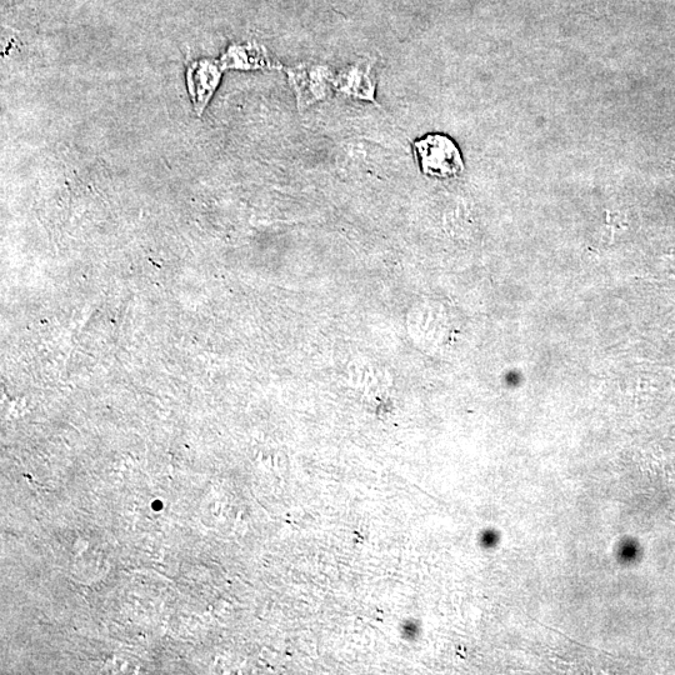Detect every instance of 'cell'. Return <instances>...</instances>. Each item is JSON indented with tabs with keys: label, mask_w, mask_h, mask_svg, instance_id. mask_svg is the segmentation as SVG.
Instances as JSON below:
<instances>
[{
	"label": "cell",
	"mask_w": 675,
	"mask_h": 675,
	"mask_svg": "<svg viewBox=\"0 0 675 675\" xmlns=\"http://www.w3.org/2000/svg\"><path fill=\"white\" fill-rule=\"evenodd\" d=\"M423 173L428 177L448 179L463 172L464 163L457 144L443 134H428L413 144Z\"/></svg>",
	"instance_id": "obj_1"
},
{
	"label": "cell",
	"mask_w": 675,
	"mask_h": 675,
	"mask_svg": "<svg viewBox=\"0 0 675 675\" xmlns=\"http://www.w3.org/2000/svg\"><path fill=\"white\" fill-rule=\"evenodd\" d=\"M290 87L294 90L300 112L310 105L322 102L330 97L334 74L327 65L319 63H300L295 67L285 68Z\"/></svg>",
	"instance_id": "obj_2"
},
{
	"label": "cell",
	"mask_w": 675,
	"mask_h": 675,
	"mask_svg": "<svg viewBox=\"0 0 675 675\" xmlns=\"http://www.w3.org/2000/svg\"><path fill=\"white\" fill-rule=\"evenodd\" d=\"M373 63L368 59H360L334 75L333 88L348 97L368 100L377 104L375 100V79L372 73Z\"/></svg>",
	"instance_id": "obj_3"
},
{
	"label": "cell",
	"mask_w": 675,
	"mask_h": 675,
	"mask_svg": "<svg viewBox=\"0 0 675 675\" xmlns=\"http://www.w3.org/2000/svg\"><path fill=\"white\" fill-rule=\"evenodd\" d=\"M223 67L214 60H202L192 64L188 70L189 92L192 94L194 108L200 115L217 89Z\"/></svg>",
	"instance_id": "obj_4"
},
{
	"label": "cell",
	"mask_w": 675,
	"mask_h": 675,
	"mask_svg": "<svg viewBox=\"0 0 675 675\" xmlns=\"http://www.w3.org/2000/svg\"><path fill=\"white\" fill-rule=\"evenodd\" d=\"M223 69L277 68L267 53L258 45H234L220 60Z\"/></svg>",
	"instance_id": "obj_5"
}]
</instances>
